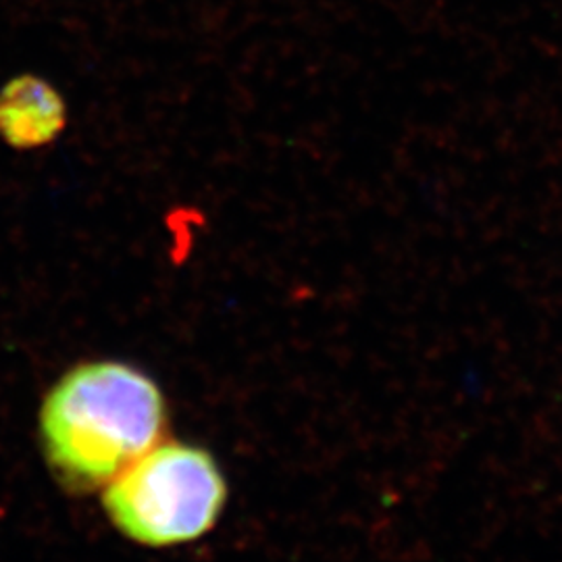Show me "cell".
I'll use <instances>...</instances> for the list:
<instances>
[{
	"label": "cell",
	"mask_w": 562,
	"mask_h": 562,
	"mask_svg": "<svg viewBox=\"0 0 562 562\" xmlns=\"http://www.w3.org/2000/svg\"><path fill=\"white\" fill-rule=\"evenodd\" d=\"M165 427L161 387L127 362L76 364L41 406L42 452L71 492L102 490L161 442Z\"/></svg>",
	"instance_id": "cell-1"
},
{
	"label": "cell",
	"mask_w": 562,
	"mask_h": 562,
	"mask_svg": "<svg viewBox=\"0 0 562 562\" xmlns=\"http://www.w3.org/2000/svg\"><path fill=\"white\" fill-rule=\"evenodd\" d=\"M227 482L217 459L194 443H155L102 487V506L132 542H194L222 519Z\"/></svg>",
	"instance_id": "cell-2"
},
{
	"label": "cell",
	"mask_w": 562,
	"mask_h": 562,
	"mask_svg": "<svg viewBox=\"0 0 562 562\" xmlns=\"http://www.w3.org/2000/svg\"><path fill=\"white\" fill-rule=\"evenodd\" d=\"M65 125L67 106L48 81L21 76L0 90V138L11 148H42L57 140Z\"/></svg>",
	"instance_id": "cell-3"
}]
</instances>
